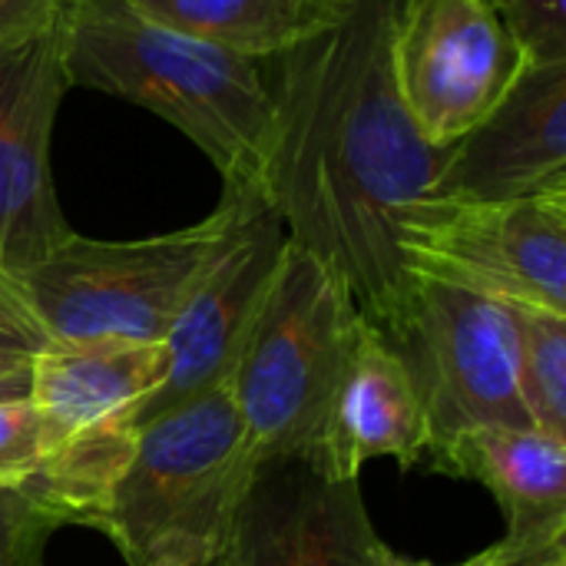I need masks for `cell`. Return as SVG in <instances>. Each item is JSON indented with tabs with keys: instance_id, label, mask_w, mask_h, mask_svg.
I'll use <instances>...</instances> for the list:
<instances>
[{
	"instance_id": "cell-25",
	"label": "cell",
	"mask_w": 566,
	"mask_h": 566,
	"mask_svg": "<svg viewBox=\"0 0 566 566\" xmlns=\"http://www.w3.org/2000/svg\"><path fill=\"white\" fill-rule=\"evenodd\" d=\"M488 3H497V0H488Z\"/></svg>"
},
{
	"instance_id": "cell-14",
	"label": "cell",
	"mask_w": 566,
	"mask_h": 566,
	"mask_svg": "<svg viewBox=\"0 0 566 566\" xmlns=\"http://www.w3.org/2000/svg\"><path fill=\"white\" fill-rule=\"evenodd\" d=\"M169 371L166 342L83 338L50 342L30 361V401L63 438L136 424Z\"/></svg>"
},
{
	"instance_id": "cell-20",
	"label": "cell",
	"mask_w": 566,
	"mask_h": 566,
	"mask_svg": "<svg viewBox=\"0 0 566 566\" xmlns=\"http://www.w3.org/2000/svg\"><path fill=\"white\" fill-rule=\"evenodd\" d=\"M494 10L524 63H566V0H497Z\"/></svg>"
},
{
	"instance_id": "cell-19",
	"label": "cell",
	"mask_w": 566,
	"mask_h": 566,
	"mask_svg": "<svg viewBox=\"0 0 566 566\" xmlns=\"http://www.w3.org/2000/svg\"><path fill=\"white\" fill-rule=\"evenodd\" d=\"M60 448V434L30 398L0 401V484L30 481Z\"/></svg>"
},
{
	"instance_id": "cell-23",
	"label": "cell",
	"mask_w": 566,
	"mask_h": 566,
	"mask_svg": "<svg viewBox=\"0 0 566 566\" xmlns=\"http://www.w3.org/2000/svg\"><path fill=\"white\" fill-rule=\"evenodd\" d=\"M60 10L63 0H0V43L50 27Z\"/></svg>"
},
{
	"instance_id": "cell-16",
	"label": "cell",
	"mask_w": 566,
	"mask_h": 566,
	"mask_svg": "<svg viewBox=\"0 0 566 566\" xmlns=\"http://www.w3.org/2000/svg\"><path fill=\"white\" fill-rule=\"evenodd\" d=\"M143 17L242 60H279L335 27L352 0H129Z\"/></svg>"
},
{
	"instance_id": "cell-10",
	"label": "cell",
	"mask_w": 566,
	"mask_h": 566,
	"mask_svg": "<svg viewBox=\"0 0 566 566\" xmlns=\"http://www.w3.org/2000/svg\"><path fill=\"white\" fill-rule=\"evenodd\" d=\"M66 90L60 17L0 43V275L7 282L40 265L73 232L50 169Z\"/></svg>"
},
{
	"instance_id": "cell-7",
	"label": "cell",
	"mask_w": 566,
	"mask_h": 566,
	"mask_svg": "<svg viewBox=\"0 0 566 566\" xmlns=\"http://www.w3.org/2000/svg\"><path fill=\"white\" fill-rule=\"evenodd\" d=\"M405 259L411 272L566 315V192L431 202L405 229Z\"/></svg>"
},
{
	"instance_id": "cell-24",
	"label": "cell",
	"mask_w": 566,
	"mask_h": 566,
	"mask_svg": "<svg viewBox=\"0 0 566 566\" xmlns=\"http://www.w3.org/2000/svg\"><path fill=\"white\" fill-rule=\"evenodd\" d=\"M30 398V365H0V401Z\"/></svg>"
},
{
	"instance_id": "cell-12",
	"label": "cell",
	"mask_w": 566,
	"mask_h": 566,
	"mask_svg": "<svg viewBox=\"0 0 566 566\" xmlns=\"http://www.w3.org/2000/svg\"><path fill=\"white\" fill-rule=\"evenodd\" d=\"M544 192H566V63H527L501 103L444 149L434 202Z\"/></svg>"
},
{
	"instance_id": "cell-2",
	"label": "cell",
	"mask_w": 566,
	"mask_h": 566,
	"mask_svg": "<svg viewBox=\"0 0 566 566\" xmlns=\"http://www.w3.org/2000/svg\"><path fill=\"white\" fill-rule=\"evenodd\" d=\"M60 30L70 90L149 109L202 149L222 186H262L275 103L259 63L163 27L129 0H63Z\"/></svg>"
},
{
	"instance_id": "cell-11",
	"label": "cell",
	"mask_w": 566,
	"mask_h": 566,
	"mask_svg": "<svg viewBox=\"0 0 566 566\" xmlns=\"http://www.w3.org/2000/svg\"><path fill=\"white\" fill-rule=\"evenodd\" d=\"M358 481L302 454L262 458L212 566H385Z\"/></svg>"
},
{
	"instance_id": "cell-13",
	"label": "cell",
	"mask_w": 566,
	"mask_h": 566,
	"mask_svg": "<svg viewBox=\"0 0 566 566\" xmlns=\"http://www.w3.org/2000/svg\"><path fill=\"white\" fill-rule=\"evenodd\" d=\"M428 444L424 405L405 361L358 315L332 421L312 464L332 478L358 481L361 468L375 458H395L401 468L421 464Z\"/></svg>"
},
{
	"instance_id": "cell-21",
	"label": "cell",
	"mask_w": 566,
	"mask_h": 566,
	"mask_svg": "<svg viewBox=\"0 0 566 566\" xmlns=\"http://www.w3.org/2000/svg\"><path fill=\"white\" fill-rule=\"evenodd\" d=\"M50 345V335L27 308L13 282L0 275V365H30Z\"/></svg>"
},
{
	"instance_id": "cell-4",
	"label": "cell",
	"mask_w": 566,
	"mask_h": 566,
	"mask_svg": "<svg viewBox=\"0 0 566 566\" xmlns=\"http://www.w3.org/2000/svg\"><path fill=\"white\" fill-rule=\"evenodd\" d=\"M355 325L358 308L338 275L289 242L226 381L259 461H315Z\"/></svg>"
},
{
	"instance_id": "cell-18",
	"label": "cell",
	"mask_w": 566,
	"mask_h": 566,
	"mask_svg": "<svg viewBox=\"0 0 566 566\" xmlns=\"http://www.w3.org/2000/svg\"><path fill=\"white\" fill-rule=\"evenodd\" d=\"M70 514L30 478L0 484V566H46V544Z\"/></svg>"
},
{
	"instance_id": "cell-15",
	"label": "cell",
	"mask_w": 566,
	"mask_h": 566,
	"mask_svg": "<svg viewBox=\"0 0 566 566\" xmlns=\"http://www.w3.org/2000/svg\"><path fill=\"white\" fill-rule=\"evenodd\" d=\"M428 468L474 481L497 501L514 544L566 541V441L541 428L491 424L424 454Z\"/></svg>"
},
{
	"instance_id": "cell-3",
	"label": "cell",
	"mask_w": 566,
	"mask_h": 566,
	"mask_svg": "<svg viewBox=\"0 0 566 566\" xmlns=\"http://www.w3.org/2000/svg\"><path fill=\"white\" fill-rule=\"evenodd\" d=\"M255 464L229 385L209 388L139 424L93 531L126 566H212Z\"/></svg>"
},
{
	"instance_id": "cell-17",
	"label": "cell",
	"mask_w": 566,
	"mask_h": 566,
	"mask_svg": "<svg viewBox=\"0 0 566 566\" xmlns=\"http://www.w3.org/2000/svg\"><path fill=\"white\" fill-rule=\"evenodd\" d=\"M521 391L534 428L566 441V315L521 308Z\"/></svg>"
},
{
	"instance_id": "cell-6",
	"label": "cell",
	"mask_w": 566,
	"mask_h": 566,
	"mask_svg": "<svg viewBox=\"0 0 566 566\" xmlns=\"http://www.w3.org/2000/svg\"><path fill=\"white\" fill-rule=\"evenodd\" d=\"M381 338L421 395L428 451L474 428H534L521 391L517 305L415 272Z\"/></svg>"
},
{
	"instance_id": "cell-22",
	"label": "cell",
	"mask_w": 566,
	"mask_h": 566,
	"mask_svg": "<svg viewBox=\"0 0 566 566\" xmlns=\"http://www.w3.org/2000/svg\"><path fill=\"white\" fill-rule=\"evenodd\" d=\"M385 566H438L428 560H411L398 551H388ZM451 566H566V541L554 544H514V541H501L461 564Z\"/></svg>"
},
{
	"instance_id": "cell-8",
	"label": "cell",
	"mask_w": 566,
	"mask_h": 566,
	"mask_svg": "<svg viewBox=\"0 0 566 566\" xmlns=\"http://www.w3.org/2000/svg\"><path fill=\"white\" fill-rule=\"evenodd\" d=\"M222 196L232 202L229 229L166 338V381L139 408L136 424L229 381L289 245V232L259 182H226Z\"/></svg>"
},
{
	"instance_id": "cell-5",
	"label": "cell",
	"mask_w": 566,
	"mask_h": 566,
	"mask_svg": "<svg viewBox=\"0 0 566 566\" xmlns=\"http://www.w3.org/2000/svg\"><path fill=\"white\" fill-rule=\"evenodd\" d=\"M232 219V202L176 232L90 239L70 232L40 265L13 279L50 342H166Z\"/></svg>"
},
{
	"instance_id": "cell-1",
	"label": "cell",
	"mask_w": 566,
	"mask_h": 566,
	"mask_svg": "<svg viewBox=\"0 0 566 566\" xmlns=\"http://www.w3.org/2000/svg\"><path fill=\"white\" fill-rule=\"evenodd\" d=\"M391 27L395 0H352L335 27L275 60L262 179L289 242L328 265L378 332L415 279L405 229L438 199L448 149L401 103Z\"/></svg>"
},
{
	"instance_id": "cell-9",
	"label": "cell",
	"mask_w": 566,
	"mask_h": 566,
	"mask_svg": "<svg viewBox=\"0 0 566 566\" xmlns=\"http://www.w3.org/2000/svg\"><path fill=\"white\" fill-rule=\"evenodd\" d=\"M391 63L408 116L441 149L478 126L527 66L488 0H395Z\"/></svg>"
}]
</instances>
